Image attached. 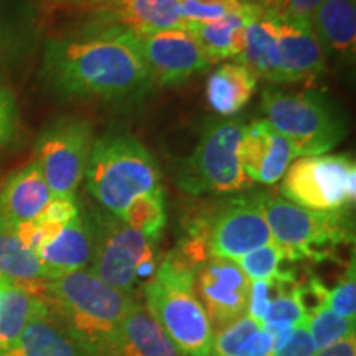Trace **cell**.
<instances>
[{"label": "cell", "mask_w": 356, "mask_h": 356, "mask_svg": "<svg viewBox=\"0 0 356 356\" xmlns=\"http://www.w3.org/2000/svg\"><path fill=\"white\" fill-rule=\"evenodd\" d=\"M47 307V305H44ZM2 356H89L73 337L48 314L35 315L26 323L17 343Z\"/></svg>", "instance_id": "cell-21"}, {"label": "cell", "mask_w": 356, "mask_h": 356, "mask_svg": "<svg viewBox=\"0 0 356 356\" xmlns=\"http://www.w3.org/2000/svg\"><path fill=\"white\" fill-rule=\"evenodd\" d=\"M307 322V309L302 300L300 284L296 287L289 289L280 293L277 299L273 300L269 309L266 312V317L262 325L269 323H289L297 327V325Z\"/></svg>", "instance_id": "cell-32"}, {"label": "cell", "mask_w": 356, "mask_h": 356, "mask_svg": "<svg viewBox=\"0 0 356 356\" xmlns=\"http://www.w3.org/2000/svg\"><path fill=\"white\" fill-rule=\"evenodd\" d=\"M315 353H317V350H315L305 322L293 328L292 335L274 350L273 356H314Z\"/></svg>", "instance_id": "cell-36"}, {"label": "cell", "mask_w": 356, "mask_h": 356, "mask_svg": "<svg viewBox=\"0 0 356 356\" xmlns=\"http://www.w3.org/2000/svg\"><path fill=\"white\" fill-rule=\"evenodd\" d=\"M325 0H282L275 19L292 22V24L310 26V20Z\"/></svg>", "instance_id": "cell-35"}, {"label": "cell", "mask_w": 356, "mask_h": 356, "mask_svg": "<svg viewBox=\"0 0 356 356\" xmlns=\"http://www.w3.org/2000/svg\"><path fill=\"white\" fill-rule=\"evenodd\" d=\"M256 88L257 78L243 63H225L208 78L207 101L215 113L231 118L251 101Z\"/></svg>", "instance_id": "cell-23"}, {"label": "cell", "mask_w": 356, "mask_h": 356, "mask_svg": "<svg viewBox=\"0 0 356 356\" xmlns=\"http://www.w3.org/2000/svg\"><path fill=\"white\" fill-rule=\"evenodd\" d=\"M44 309L42 299L0 275V356L17 343L26 323Z\"/></svg>", "instance_id": "cell-25"}, {"label": "cell", "mask_w": 356, "mask_h": 356, "mask_svg": "<svg viewBox=\"0 0 356 356\" xmlns=\"http://www.w3.org/2000/svg\"><path fill=\"white\" fill-rule=\"evenodd\" d=\"M95 254V226L81 213L66 222L61 233L38 251L40 261L56 277L73 270L88 269Z\"/></svg>", "instance_id": "cell-18"}, {"label": "cell", "mask_w": 356, "mask_h": 356, "mask_svg": "<svg viewBox=\"0 0 356 356\" xmlns=\"http://www.w3.org/2000/svg\"><path fill=\"white\" fill-rule=\"evenodd\" d=\"M239 63L266 81L277 83L280 53L277 43V29L273 15L262 12L248 22L244 35V50L238 58Z\"/></svg>", "instance_id": "cell-22"}, {"label": "cell", "mask_w": 356, "mask_h": 356, "mask_svg": "<svg viewBox=\"0 0 356 356\" xmlns=\"http://www.w3.org/2000/svg\"><path fill=\"white\" fill-rule=\"evenodd\" d=\"M259 328H262L261 323H257L246 314L222 327L221 330H216L213 333L211 356H236L248 338Z\"/></svg>", "instance_id": "cell-31"}, {"label": "cell", "mask_w": 356, "mask_h": 356, "mask_svg": "<svg viewBox=\"0 0 356 356\" xmlns=\"http://www.w3.org/2000/svg\"><path fill=\"white\" fill-rule=\"evenodd\" d=\"M270 243L273 234L262 210V195L233 198L208 221L210 256L238 261Z\"/></svg>", "instance_id": "cell-11"}, {"label": "cell", "mask_w": 356, "mask_h": 356, "mask_svg": "<svg viewBox=\"0 0 356 356\" xmlns=\"http://www.w3.org/2000/svg\"><path fill=\"white\" fill-rule=\"evenodd\" d=\"M286 261L282 249L277 244L270 243L248 252L236 262L241 267L243 273L248 275V279L254 282V280H269L287 274L289 269L282 267Z\"/></svg>", "instance_id": "cell-29"}, {"label": "cell", "mask_w": 356, "mask_h": 356, "mask_svg": "<svg viewBox=\"0 0 356 356\" xmlns=\"http://www.w3.org/2000/svg\"><path fill=\"white\" fill-rule=\"evenodd\" d=\"M91 220L95 226V254L89 270L109 287L134 293L136 270L142 266L159 264L157 243L149 241L108 211L97 213Z\"/></svg>", "instance_id": "cell-9"}, {"label": "cell", "mask_w": 356, "mask_h": 356, "mask_svg": "<svg viewBox=\"0 0 356 356\" xmlns=\"http://www.w3.org/2000/svg\"><path fill=\"white\" fill-rule=\"evenodd\" d=\"M266 121L291 142L297 157L328 154L346 136V119L338 106L318 89L284 92L266 89Z\"/></svg>", "instance_id": "cell-5"}, {"label": "cell", "mask_w": 356, "mask_h": 356, "mask_svg": "<svg viewBox=\"0 0 356 356\" xmlns=\"http://www.w3.org/2000/svg\"><path fill=\"white\" fill-rule=\"evenodd\" d=\"M40 78L58 96L106 101L140 97L154 84L139 37L122 26L48 42Z\"/></svg>", "instance_id": "cell-1"}, {"label": "cell", "mask_w": 356, "mask_h": 356, "mask_svg": "<svg viewBox=\"0 0 356 356\" xmlns=\"http://www.w3.org/2000/svg\"><path fill=\"white\" fill-rule=\"evenodd\" d=\"M310 29L323 51L353 58L356 50L355 0H325L310 20Z\"/></svg>", "instance_id": "cell-20"}, {"label": "cell", "mask_w": 356, "mask_h": 356, "mask_svg": "<svg viewBox=\"0 0 356 356\" xmlns=\"http://www.w3.org/2000/svg\"><path fill=\"white\" fill-rule=\"evenodd\" d=\"M280 2H282V0H259L257 6H259L266 13H269V15H275L280 7Z\"/></svg>", "instance_id": "cell-41"}, {"label": "cell", "mask_w": 356, "mask_h": 356, "mask_svg": "<svg viewBox=\"0 0 356 356\" xmlns=\"http://www.w3.org/2000/svg\"><path fill=\"white\" fill-rule=\"evenodd\" d=\"M325 305L337 315L345 318L356 320V274H355V261H351L348 269L338 280L333 289L325 291Z\"/></svg>", "instance_id": "cell-33"}, {"label": "cell", "mask_w": 356, "mask_h": 356, "mask_svg": "<svg viewBox=\"0 0 356 356\" xmlns=\"http://www.w3.org/2000/svg\"><path fill=\"white\" fill-rule=\"evenodd\" d=\"M92 144V127L84 119H58L40 134L35 144V162L51 197H74L84 180Z\"/></svg>", "instance_id": "cell-10"}, {"label": "cell", "mask_w": 356, "mask_h": 356, "mask_svg": "<svg viewBox=\"0 0 356 356\" xmlns=\"http://www.w3.org/2000/svg\"><path fill=\"white\" fill-rule=\"evenodd\" d=\"M274 20L280 53L277 83H314L327 70L322 44L310 26Z\"/></svg>", "instance_id": "cell-15"}, {"label": "cell", "mask_w": 356, "mask_h": 356, "mask_svg": "<svg viewBox=\"0 0 356 356\" xmlns=\"http://www.w3.org/2000/svg\"><path fill=\"white\" fill-rule=\"evenodd\" d=\"M244 121H211L204 126L193 154L178 168L177 185L186 193H234L252 186L239 157Z\"/></svg>", "instance_id": "cell-7"}, {"label": "cell", "mask_w": 356, "mask_h": 356, "mask_svg": "<svg viewBox=\"0 0 356 356\" xmlns=\"http://www.w3.org/2000/svg\"><path fill=\"white\" fill-rule=\"evenodd\" d=\"M274 355V343L270 337L264 332V328L252 333L248 338L246 343L241 346L236 356H273Z\"/></svg>", "instance_id": "cell-38"}, {"label": "cell", "mask_w": 356, "mask_h": 356, "mask_svg": "<svg viewBox=\"0 0 356 356\" xmlns=\"http://www.w3.org/2000/svg\"><path fill=\"white\" fill-rule=\"evenodd\" d=\"M142 56L154 84L175 86L211 65L190 30L173 29L139 35Z\"/></svg>", "instance_id": "cell-13"}, {"label": "cell", "mask_w": 356, "mask_h": 356, "mask_svg": "<svg viewBox=\"0 0 356 356\" xmlns=\"http://www.w3.org/2000/svg\"><path fill=\"white\" fill-rule=\"evenodd\" d=\"M284 200L317 211H350L356 197V165L350 155L296 159L280 184Z\"/></svg>", "instance_id": "cell-8"}, {"label": "cell", "mask_w": 356, "mask_h": 356, "mask_svg": "<svg viewBox=\"0 0 356 356\" xmlns=\"http://www.w3.org/2000/svg\"><path fill=\"white\" fill-rule=\"evenodd\" d=\"M78 215L79 204L76 202V197H51L50 203L47 204V208H44L37 220L66 225V222H70Z\"/></svg>", "instance_id": "cell-37"}, {"label": "cell", "mask_w": 356, "mask_h": 356, "mask_svg": "<svg viewBox=\"0 0 356 356\" xmlns=\"http://www.w3.org/2000/svg\"><path fill=\"white\" fill-rule=\"evenodd\" d=\"M50 200L51 191L33 160L13 172L3 184L0 190V218L13 226L33 221L42 215Z\"/></svg>", "instance_id": "cell-16"}, {"label": "cell", "mask_w": 356, "mask_h": 356, "mask_svg": "<svg viewBox=\"0 0 356 356\" xmlns=\"http://www.w3.org/2000/svg\"><path fill=\"white\" fill-rule=\"evenodd\" d=\"M177 2H185V0H177Z\"/></svg>", "instance_id": "cell-42"}, {"label": "cell", "mask_w": 356, "mask_h": 356, "mask_svg": "<svg viewBox=\"0 0 356 356\" xmlns=\"http://www.w3.org/2000/svg\"><path fill=\"white\" fill-rule=\"evenodd\" d=\"M106 356H180L177 346L145 305L137 302L122 320Z\"/></svg>", "instance_id": "cell-17"}, {"label": "cell", "mask_w": 356, "mask_h": 356, "mask_svg": "<svg viewBox=\"0 0 356 356\" xmlns=\"http://www.w3.org/2000/svg\"><path fill=\"white\" fill-rule=\"evenodd\" d=\"M193 287L213 333L248 314L251 280L233 259L208 257L195 274Z\"/></svg>", "instance_id": "cell-12"}, {"label": "cell", "mask_w": 356, "mask_h": 356, "mask_svg": "<svg viewBox=\"0 0 356 356\" xmlns=\"http://www.w3.org/2000/svg\"><path fill=\"white\" fill-rule=\"evenodd\" d=\"M8 50H10V33H8V26L3 17V8L0 3V66L7 60Z\"/></svg>", "instance_id": "cell-40"}, {"label": "cell", "mask_w": 356, "mask_h": 356, "mask_svg": "<svg viewBox=\"0 0 356 356\" xmlns=\"http://www.w3.org/2000/svg\"><path fill=\"white\" fill-rule=\"evenodd\" d=\"M38 299L89 356H106L136 296L109 287L89 269L44 280Z\"/></svg>", "instance_id": "cell-2"}, {"label": "cell", "mask_w": 356, "mask_h": 356, "mask_svg": "<svg viewBox=\"0 0 356 356\" xmlns=\"http://www.w3.org/2000/svg\"><path fill=\"white\" fill-rule=\"evenodd\" d=\"M307 327L317 351L355 337V318L340 317L325 304L315 305L307 312Z\"/></svg>", "instance_id": "cell-28"}, {"label": "cell", "mask_w": 356, "mask_h": 356, "mask_svg": "<svg viewBox=\"0 0 356 356\" xmlns=\"http://www.w3.org/2000/svg\"><path fill=\"white\" fill-rule=\"evenodd\" d=\"M262 210L273 243L289 262L322 261L332 249L353 243L350 211L309 210L273 195H262Z\"/></svg>", "instance_id": "cell-6"}, {"label": "cell", "mask_w": 356, "mask_h": 356, "mask_svg": "<svg viewBox=\"0 0 356 356\" xmlns=\"http://www.w3.org/2000/svg\"><path fill=\"white\" fill-rule=\"evenodd\" d=\"M264 12L254 2H248L241 12L229 13L211 24H193L188 30L197 37L208 60L222 61L239 58L244 50V35L248 22Z\"/></svg>", "instance_id": "cell-19"}, {"label": "cell", "mask_w": 356, "mask_h": 356, "mask_svg": "<svg viewBox=\"0 0 356 356\" xmlns=\"http://www.w3.org/2000/svg\"><path fill=\"white\" fill-rule=\"evenodd\" d=\"M70 2H74V0H70Z\"/></svg>", "instance_id": "cell-43"}, {"label": "cell", "mask_w": 356, "mask_h": 356, "mask_svg": "<svg viewBox=\"0 0 356 356\" xmlns=\"http://www.w3.org/2000/svg\"><path fill=\"white\" fill-rule=\"evenodd\" d=\"M0 275L24 289L55 279L32 249L20 241L13 225L3 218H0Z\"/></svg>", "instance_id": "cell-24"}, {"label": "cell", "mask_w": 356, "mask_h": 356, "mask_svg": "<svg viewBox=\"0 0 356 356\" xmlns=\"http://www.w3.org/2000/svg\"><path fill=\"white\" fill-rule=\"evenodd\" d=\"M19 129V108L15 96L0 86V147L12 144Z\"/></svg>", "instance_id": "cell-34"}, {"label": "cell", "mask_w": 356, "mask_h": 356, "mask_svg": "<svg viewBox=\"0 0 356 356\" xmlns=\"http://www.w3.org/2000/svg\"><path fill=\"white\" fill-rule=\"evenodd\" d=\"M119 218L126 222L129 228L139 231L149 241L159 244L167 225L163 188L132 200L131 204Z\"/></svg>", "instance_id": "cell-27"}, {"label": "cell", "mask_w": 356, "mask_h": 356, "mask_svg": "<svg viewBox=\"0 0 356 356\" xmlns=\"http://www.w3.org/2000/svg\"><path fill=\"white\" fill-rule=\"evenodd\" d=\"M180 3V15L185 20L186 30L193 24H211L225 19L229 13L241 12L246 0H185Z\"/></svg>", "instance_id": "cell-30"}, {"label": "cell", "mask_w": 356, "mask_h": 356, "mask_svg": "<svg viewBox=\"0 0 356 356\" xmlns=\"http://www.w3.org/2000/svg\"><path fill=\"white\" fill-rule=\"evenodd\" d=\"M239 157L249 180L262 185L282 180L291 163L299 159L291 142L275 132L266 119L244 126Z\"/></svg>", "instance_id": "cell-14"}, {"label": "cell", "mask_w": 356, "mask_h": 356, "mask_svg": "<svg viewBox=\"0 0 356 356\" xmlns=\"http://www.w3.org/2000/svg\"><path fill=\"white\" fill-rule=\"evenodd\" d=\"M118 19L134 35L186 29L177 0H119Z\"/></svg>", "instance_id": "cell-26"}, {"label": "cell", "mask_w": 356, "mask_h": 356, "mask_svg": "<svg viewBox=\"0 0 356 356\" xmlns=\"http://www.w3.org/2000/svg\"><path fill=\"white\" fill-rule=\"evenodd\" d=\"M314 356H356V338H345L335 345L318 350Z\"/></svg>", "instance_id": "cell-39"}, {"label": "cell", "mask_w": 356, "mask_h": 356, "mask_svg": "<svg viewBox=\"0 0 356 356\" xmlns=\"http://www.w3.org/2000/svg\"><path fill=\"white\" fill-rule=\"evenodd\" d=\"M88 190L104 211L121 216L132 200L162 188L157 162L136 137L109 134L92 144Z\"/></svg>", "instance_id": "cell-3"}, {"label": "cell", "mask_w": 356, "mask_h": 356, "mask_svg": "<svg viewBox=\"0 0 356 356\" xmlns=\"http://www.w3.org/2000/svg\"><path fill=\"white\" fill-rule=\"evenodd\" d=\"M193 282V270L170 252L145 284V307L180 356H211L213 328Z\"/></svg>", "instance_id": "cell-4"}]
</instances>
